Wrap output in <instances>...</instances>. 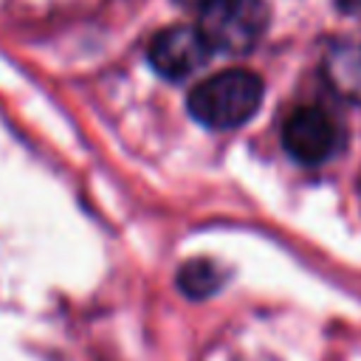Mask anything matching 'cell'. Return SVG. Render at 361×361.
<instances>
[{"label": "cell", "instance_id": "cell-1", "mask_svg": "<svg viewBox=\"0 0 361 361\" xmlns=\"http://www.w3.org/2000/svg\"><path fill=\"white\" fill-rule=\"evenodd\" d=\"M262 79L254 71H220L189 90L186 107L195 121L209 130H234L245 124L262 104Z\"/></svg>", "mask_w": 361, "mask_h": 361}, {"label": "cell", "instance_id": "cell-2", "mask_svg": "<svg viewBox=\"0 0 361 361\" xmlns=\"http://www.w3.org/2000/svg\"><path fill=\"white\" fill-rule=\"evenodd\" d=\"M265 0H203L197 31L212 51L248 54L268 28Z\"/></svg>", "mask_w": 361, "mask_h": 361}, {"label": "cell", "instance_id": "cell-3", "mask_svg": "<svg viewBox=\"0 0 361 361\" xmlns=\"http://www.w3.org/2000/svg\"><path fill=\"white\" fill-rule=\"evenodd\" d=\"M282 147L293 161L316 166L336 155L341 147V130L324 110L296 107L282 124Z\"/></svg>", "mask_w": 361, "mask_h": 361}, {"label": "cell", "instance_id": "cell-4", "mask_svg": "<svg viewBox=\"0 0 361 361\" xmlns=\"http://www.w3.org/2000/svg\"><path fill=\"white\" fill-rule=\"evenodd\" d=\"M209 54L212 48L200 37L197 25H169L158 31L147 48V59L155 68V73H161L169 82H180L189 73H195L200 65H206Z\"/></svg>", "mask_w": 361, "mask_h": 361}, {"label": "cell", "instance_id": "cell-5", "mask_svg": "<svg viewBox=\"0 0 361 361\" xmlns=\"http://www.w3.org/2000/svg\"><path fill=\"white\" fill-rule=\"evenodd\" d=\"M322 73L336 96L353 104H361V45L358 42L330 45L322 62Z\"/></svg>", "mask_w": 361, "mask_h": 361}, {"label": "cell", "instance_id": "cell-6", "mask_svg": "<svg viewBox=\"0 0 361 361\" xmlns=\"http://www.w3.org/2000/svg\"><path fill=\"white\" fill-rule=\"evenodd\" d=\"M223 268L209 259V257H195V259H186L180 268H178V290L189 299H209L214 296L220 288H223Z\"/></svg>", "mask_w": 361, "mask_h": 361}, {"label": "cell", "instance_id": "cell-7", "mask_svg": "<svg viewBox=\"0 0 361 361\" xmlns=\"http://www.w3.org/2000/svg\"><path fill=\"white\" fill-rule=\"evenodd\" d=\"M338 6H341V11L361 17V0H338Z\"/></svg>", "mask_w": 361, "mask_h": 361}, {"label": "cell", "instance_id": "cell-8", "mask_svg": "<svg viewBox=\"0 0 361 361\" xmlns=\"http://www.w3.org/2000/svg\"><path fill=\"white\" fill-rule=\"evenodd\" d=\"M183 3H197V0H183Z\"/></svg>", "mask_w": 361, "mask_h": 361}]
</instances>
